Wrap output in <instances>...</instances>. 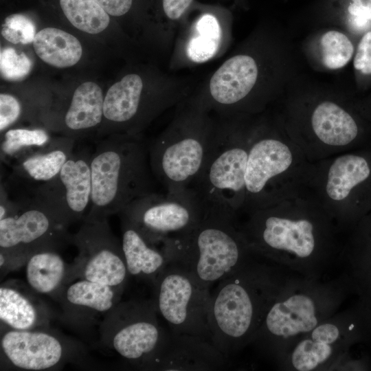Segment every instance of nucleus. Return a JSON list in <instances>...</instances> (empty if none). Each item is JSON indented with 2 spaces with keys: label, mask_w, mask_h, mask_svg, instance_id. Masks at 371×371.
I'll return each mask as SVG.
<instances>
[{
  "label": "nucleus",
  "mask_w": 371,
  "mask_h": 371,
  "mask_svg": "<svg viewBox=\"0 0 371 371\" xmlns=\"http://www.w3.org/2000/svg\"><path fill=\"white\" fill-rule=\"evenodd\" d=\"M257 258L254 254L218 282L210 295V341L227 357L251 342L286 282L279 277V265Z\"/></svg>",
  "instance_id": "1"
},
{
  "label": "nucleus",
  "mask_w": 371,
  "mask_h": 371,
  "mask_svg": "<svg viewBox=\"0 0 371 371\" xmlns=\"http://www.w3.org/2000/svg\"><path fill=\"white\" fill-rule=\"evenodd\" d=\"M90 167L91 199L85 217L108 218L154 192L148 146L138 135L113 134L99 142Z\"/></svg>",
  "instance_id": "2"
},
{
  "label": "nucleus",
  "mask_w": 371,
  "mask_h": 371,
  "mask_svg": "<svg viewBox=\"0 0 371 371\" xmlns=\"http://www.w3.org/2000/svg\"><path fill=\"white\" fill-rule=\"evenodd\" d=\"M204 214L189 234L162 246L169 262L177 263L210 289L242 266L254 253L229 212L204 207Z\"/></svg>",
  "instance_id": "3"
},
{
  "label": "nucleus",
  "mask_w": 371,
  "mask_h": 371,
  "mask_svg": "<svg viewBox=\"0 0 371 371\" xmlns=\"http://www.w3.org/2000/svg\"><path fill=\"white\" fill-rule=\"evenodd\" d=\"M172 121L148 146L153 174L166 192L190 188L207 157L217 124L216 115L190 96Z\"/></svg>",
  "instance_id": "4"
},
{
  "label": "nucleus",
  "mask_w": 371,
  "mask_h": 371,
  "mask_svg": "<svg viewBox=\"0 0 371 371\" xmlns=\"http://www.w3.org/2000/svg\"><path fill=\"white\" fill-rule=\"evenodd\" d=\"M306 276L286 281L269 306L251 342L280 359L295 341L334 315L344 298L340 286Z\"/></svg>",
  "instance_id": "5"
},
{
  "label": "nucleus",
  "mask_w": 371,
  "mask_h": 371,
  "mask_svg": "<svg viewBox=\"0 0 371 371\" xmlns=\"http://www.w3.org/2000/svg\"><path fill=\"white\" fill-rule=\"evenodd\" d=\"M240 229L254 254L305 276H318L325 258L313 219L286 216L271 205L251 212Z\"/></svg>",
  "instance_id": "6"
},
{
  "label": "nucleus",
  "mask_w": 371,
  "mask_h": 371,
  "mask_svg": "<svg viewBox=\"0 0 371 371\" xmlns=\"http://www.w3.org/2000/svg\"><path fill=\"white\" fill-rule=\"evenodd\" d=\"M216 117L207 157L190 188L205 207L223 209L236 216L245 202V172L253 135L243 132L233 116Z\"/></svg>",
  "instance_id": "7"
},
{
  "label": "nucleus",
  "mask_w": 371,
  "mask_h": 371,
  "mask_svg": "<svg viewBox=\"0 0 371 371\" xmlns=\"http://www.w3.org/2000/svg\"><path fill=\"white\" fill-rule=\"evenodd\" d=\"M157 313L152 299L120 302L103 317L101 339L132 366L155 370L170 337Z\"/></svg>",
  "instance_id": "8"
},
{
  "label": "nucleus",
  "mask_w": 371,
  "mask_h": 371,
  "mask_svg": "<svg viewBox=\"0 0 371 371\" xmlns=\"http://www.w3.org/2000/svg\"><path fill=\"white\" fill-rule=\"evenodd\" d=\"M14 214L0 220L1 275L23 265L34 253L55 249L70 241L67 226L32 196H18Z\"/></svg>",
  "instance_id": "9"
},
{
  "label": "nucleus",
  "mask_w": 371,
  "mask_h": 371,
  "mask_svg": "<svg viewBox=\"0 0 371 371\" xmlns=\"http://www.w3.org/2000/svg\"><path fill=\"white\" fill-rule=\"evenodd\" d=\"M204 205L192 188L137 199L120 213L150 243L161 245L191 232L204 214Z\"/></svg>",
  "instance_id": "10"
},
{
  "label": "nucleus",
  "mask_w": 371,
  "mask_h": 371,
  "mask_svg": "<svg viewBox=\"0 0 371 371\" xmlns=\"http://www.w3.org/2000/svg\"><path fill=\"white\" fill-rule=\"evenodd\" d=\"M157 311L171 332L199 336L210 341L208 311L211 293L181 265L169 262L154 283Z\"/></svg>",
  "instance_id": "11"
},
{
  "label": "nucleus",
  "mask_w": 371,
  "mask_h": 371,
  "mask_svg": "<svg viewBox=\"0 0 371 371\" xmlns=\"http://www.w3.org/2000/svg\"><path fill=\"white\" fill-rule=\"evenodd\" d=\"M371 322V311L361 302L357 312L337 313L290 346L286 367L297 371L330 368L362 337V324Z\"/></svg>",
  "instance_id": "12"
},
{
  "label": "nucleus",
  "mask_w": 371,
  "mask_h": 371,
  "mask_svg": "<svg viewBox=\"0 0 371 371\" xmlns=\"http://www.w3.org/2000/svg\"><path fill=\"white\" fill-rule=\"evenodd\" d=\"M70 242L78 254L69 265V284L85 279L125 289L128 277L120 242L113 234L108 218L85 217Z\"/></svg>",
  "instance_id": "13"
},
{
  "label": "nucleus",
  "mask_w": 371,
  "mask_h": 371,
  "mask_svg": "<svg viewBox=\"0 0 371 371\" xmlns=\"http://www.w3.org/2000/svg\"><path fill=\"white\" fill-rule=\"evenodd\" d=\"M91 154L87 148L75 149L59 173L30 196L67 227L83 220L90 209Z\"/></svg>",
  "instance_id": "14"
},
{
  "label": "nucleus",
  "mask_w": 371,
  "mask_h": 371,
  "mask_svg": "<svg viewBox=\"0 0 371 371\" xmlns=\"http://www.w3.org/2000/svg\"><path fill=\"white\" fill-rule=\"evenodd\" d=\"M3 329L1 359L10 368L31 371L55 370L74 352L68 341L47 328Z\"/></svg>",
  "instance_id": "15"
},
{
  "label": "nucleus",
  "mask_w": 371,
  "mask_h": 371,
  "mask_svg": "<svg viewBox=\"0 0 371 371\" xmlns=\"http://www.w3.org/2000/svg\"><path fill=\"white\" fill-rule=\"evenodd\" d=\"M292 162V152L286 144L273 137L253 135L246 166L243 208L251 213L270 206V185Z\"/></svg>",
  "instance_id": "16"
},
{
  "label": "nucleus",
  "mask_w": 371,
  "mask_h": 371,
  "mask_svg": "<svg viewBox=\"0 0 371 371\" xmlns=\"http://www.w3.org/2000/svg\"><path fill=\"white\" fill-rule=\"evenodd\" d=\"M144 98L143 80L137 74L124 76L109 89L103 120L115 126L114 134L138 135L147 122L164 111Z\"/></svg>",
  "instance_id": "17"
},
{
  "label": "nucleus",
  "mask_w": 371,
  "mask_h": 371,
  "mask_svg": "<svg viewBox=\"0 0 371 371\" xmlns=\"http://www.w3.org/2000/svg\"><path fill=\"white\" fill-rule=\"evenodd\" d=\"M124 291L123 288L78 279L65 286L55 299L68 320L85 325L100 316L104 317L120 302Z\"/></svg>",
  "instance_id": "18"
},
{
  "label": "nucleus",
  "mask_w": 371,
  "mask_h": 371,
  "mask_svg": "<svg viewBox=\"0 0 371 371\" xmlns=\"http://www.w3.org/2000/svg\"><path fill=\"white\" fill-rule=\"evenodd\" d=\"M74 139L70 137L51 139L37 150L12 164L10 183L29 190L54 178L73 153Z\"/></svg>",
  "instance_id": "19"
},
{
  "label": "nucleus",
  "mask_w": 371,
  "mask_h": 371,
  "mask_svg": "<svg viewBox=\"0 0 371 371\" xmlns=\"http://www.w3.org/2000/svg\"><path fill=\"white\" fill-rule=\"evenodd\" d=\"M36 292L19 280L0 286L1 327L14 330L47 328L50 314Z\"/></svg>",
  "instance_id": "20"
},
{
  "label": "nucleus",
  "mask_w": 371,
  "mask_h": 371,
  "mask_svg": "<svg viewBox=\"0 0 371 371\" xmlns=\"http://www.w3.org/2000/svg\"><path fill=\"white\" fill-rule=\"evenodd\" d=\"M229 363L205 338L190 335H170L168 345L155 370H218Z\"/></svg>",
  "instance_id": "21"
},
{
  "label": "nucleus",
  "mask_w": 371,
  "mask_h": 371,
  "mask_svg": "<svg viewBox=\"0 0 371 371\" xmlns=\"http://www.w3.org/2000/svg\"><path fill=\"white\" fill-rule=\"evenodd\" d=\"M120 217L121 242L128 275L153 285L169 261L161 248L149 242L135 226Z\"/></svg>",
  "instance_id": "22"
},
{
  "label": "nucleus",
  "mask_w": 371,
  "mask_h": 371,
  "mask_svg": "<svg viewBox=\"0 0 371 371\" xmlns=\"http://www.w3.org/2000/svg\"><path fill=\"white\" fill-rule=\"evenodd\" d=\"M69 265L55 249L32 254L25 263V277L29 286L39 294L56 298L69 284Z\"/></svg>",
  "instance_id": "23"
},
{
  "label": "nucleus",
  "mask_w": 371,
  "mask_h": 371,
  "mask_svg": "<svg viewBox=\"0 0 371 371\" xmlns=\"http://www.w3.org/2000/svg\"><path fill=\"white\" fill-rule=\"evenodd\" d=\"M104 100L101 88L93 82H85L75 90L65 113L62 124L67 131L76 133L91 130L104 118Z\"/></svg>",
  "instance_id": "24"
},
{
  "label": "nucleus",
  "mask_w": 371,
  "mask_h": 371,
  "mask_svg": "<svg viewBox=\"0 0 371 371\" xmlns=\"http://www.w3.org/2000/svg\"><path fill=\"white\" fill-rule=\"evenodd\" d=\"M311 124L318 139L331 146H344L358 133L357 125L351 115L331 102H323L315 108Z\"/></svg>",
  "instance_id": "25"
},
{
  "label": "nucleus",
  "mask_w": 371,
  "mask_h": 371,
  "mask_svg": "<svg viewBox=\"0 0 371 371\" xmlns=\"http://www.w3.org/2000/svg\"><path fill=\"white\" fill-rule=\"evenodd\" d=\"M33 47L42 60L60 68L74 65L82 53L81 44L74 36L54 27H46L37 32Z\"/></svg>",
  "instance_id": "26"
},
{
  "label": "nucleus",
  "mask_w": 371,
  "mask_h": 371,
  "mask_svg": "<svg viewBox=\"0 0 371 371\" xmlns=\"http://www.w3.org/2000/svg\"><path fill=\"white\" fill-rule=\"evenodd\" d=\"M370 175V168L364 157L354 154L341 155L329 167L326 193L333 201H343L352 190L366 180Z\"/></svg>",
  "instance_id": "27"
},
{
  "label": "nucleus",
  "mask_w": 371,
  "mask_h": 371,
  "mask_svg": "<svg viewBox=\"0 0 371 371\" xmlns=\"http://www.w3.org/2000/svg\"><path fill=\"white\" fill-rule=\"evenodd\" d=\"M58 3L67 20L82 32L98 34L109 24V15L94 0H58Z\"/></svg>",
  "instance_id": "28"
},
{
  "label": "nucleus",
  "mask_w": 371,
  "mask_h": 371,
  "mask_svg": "<svg viewBox=\"0 0 371 371\" xmlns=\"http://www.w3.org/2000/svg\"><path fill=\"white\" fill-rule=\"evenodd\" d=\"M51 137L43 128L8 129L1 142V160L12 164L48 144Z\"/></svg>",
  "instance_id": "29"
},
{
  "label": "nucleus",
  "mask_w": 371,
  "mask_h": 371,
  "mask_svg": "<svg viewBox=\"0 0 371 371\" xmlns=\"http://www.w3.org/2000/svg\"><path fill=\"white\" fill-rule=\"evenodd\" d=\"M195 30L188 44L187 55L192 61L202 63L217 52L221 41V28L215 16L207 14L197 21Z\"/></svg>",
  "instance_id": "30"
},
{
  "label": "nucleus",
  "mask_w": 371,
  "mask_h": 371,
  "mask_svg": "<svg viewBox=\"0 0 371 371\" xmlns=\"http://www.w3.org/2000/svg\"><path fill=\"white\" fill-rule=\"evenodd\" d=\"M324 65L328 69L343 67L351 59L354 47L350 39L343 33L330 30L321 38Z\"/></svg>",
  "instance_id": "31"
},
{
  "label": "nucleus",
  "mask_w": 371,
  "mask_h": 371,
  "mask_svg": "<svg viewBox=\"0 0 371 371\" xmlns=\"http://www.w3.org/2000/svg\"><path fill=\"white\" fill-rule=\"evenodd\" d=\"M35 32V25L27 16L23 14H12L5 19L1 34L10 43L28 44L33 43Z\"/></svg>",
  "instance_id": "32"
},
{
  "label": "nucleus",
  "mask_w": 371,
  "mask_h": 371,
  "mask_svg": "<svg viewBox=\"0 0 371 371\" xmlns=\"http://www.w3.org/2000/svg\"><path fill=\"white\" fill-rule=\"evenodd\" d=\"M32 62L24 53L19 54L12 47H5L0 52V71L2 78L9 81H19L30 72Z\"/></svg>",
  "instance_id": "33"
},
{
  "label": "nucleus",
  "mask_w": 371,
  "mask_h": 371,
  "mask_svg": "<svg viewBox=\"0 0 371 371\" xmlns=\"http://www.w3.org/2000/svg\"><path fill=\"white\" fill-rule=\"evenodd\" d=\"M21 116V106L16 98L8 93L0 94V131L8 130Z\"/></svg>",
  "instance_id": "34"
},
{
  "label": "nucleus",
  "mask_w": 371,
  "mask_h": 371,
  "mask_svg": "<svg viewBox=\"0 0 371 371\" xmlns=\"http://www.w3.org/2000/svg\"><path fill=\"white\" fill-rule=\"evenodd\" d=\"M355 68L364 74H371V31L361 39L354 58Z\"/></svg>",
  "instance_id": "35"
},
{
  "label": "nucleus",
  "mask_w": 371,
  "mask_h": 371,
  "mask_svg": "<svg viewBox=\"0 0 371 371\" xmlns=\"http://www.w3.org/2000/svg\"><path fill=\"white\" fill-rule=\"evenodd\" d=\"M193 0H162V8L166 18L177 21L183 16Z\"/></svg>",
  "instance_id": "36"
},
{
  "label": "nucleus",
  "mask_w": 371,
  "mask_h": 371,
  "mask_svg": "<svg viewBox=\"0 0 371 371\" xmlns=\"http://www.w3.org/2000/svg\"><path fill=\"white\" fill-rule=\"evenodd\" d=\"M109 15L120 16L131 9L133 0H94Z\"/></svg>",
  "instance_id": "37"
},
{
  "label": "nucleus",
  "mask_w": 371,
  "mask_h": 371,
  "mask_svg": "<svg viewBox=\"0 0 371 371\" xmlns=\"http://www.w3.org/2000/svg\"><path fill=\"white\" fill-rule=\"evenodd\" d=\"M350 15L368 21H371V0H364L361 5L352 3L348 7Z\"/></svg>",
  "instance_id": "38"
},
{
  "label": "nucleus",
  "mask_w": 371,
  "mask_h": 371,
  "mask_svg": "<svg viewBox=\"0 0 371 371\" xmlns=\"http://www.w3.org/2000/svg\"><path fill=\"white\" fill-rule=\"evenodd\" d=\"M352 3L355 4L361 5L364 1L363 0H352Z\"/></svg>",
  "instance_id": "39"
}]
</instances>
